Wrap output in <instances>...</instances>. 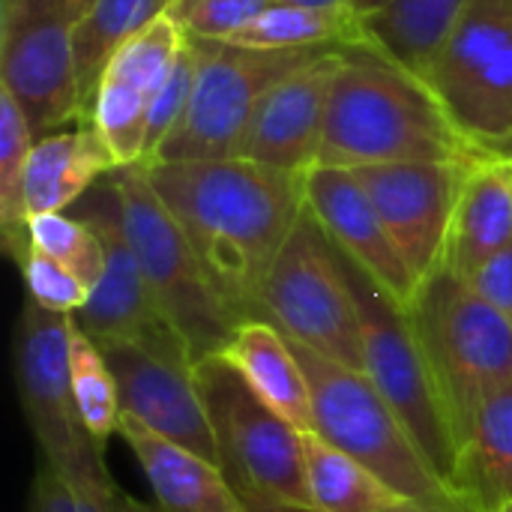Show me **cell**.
Here are the masks:
<instances>
[{"label": "cell", "mask_w": 512, "mask_h": 512, "mask_svg": "<svg viewBox=\"0 0 512 512\" xmlns=\"http://www.w3.org/2000/svg\"><path fill=\"white\" fill-rule=\"evenodd\" d=\"M183 228L210 285L237 324L255 321L258 294L306 210V177L249 159L141 165Z\"/></svg>", "instance_id": "6da1fadb"}, {"label": "cell", "mask_w": 512, "mask_h": 512, "mask_svg": "<svg viewBox=\"0 0 512 512\" xmlns=\"http://www.w3.org/2000/svg\"><path fill=\"white\" fill-rule=\"evenodd\" d=\"M432 90L375 48H345L330 87L318 168H366L396 162H480Z\"/></svg>", "instance_id": "7a4b0ae2"}, {"label": "cell", "mask_w": 512, "mask_h": 512, "mask_svg": "<svg viewBox=\"0 0 512 512\" xmlns=\"http://www.w3.org/2000/svg\"><path fill=\"white\" fill-rule=\"evenodd\" d=\"M291 348L309 378L315 432L324 441L354 456L405 501L444 512H474L432 468L366 372L348 369L294 342Z\"/></svg>", "instance_id": "3957f363"}, {"label": "cell", "mask_w": 512, "mask_h": 512, "mask_svg": "<svg viewBox=\"0 0 512 512\" xmlns=\"http://www.w3.org/2000/svg\"><path fill=\"white\" fill-rule=\"evenodd\" d=\"M192 372L207 408L219 471L249 512L309 510L303 432L258 399L225 354L195 360Z\"/></svg>", "instance_id": "277c9868"}, {"label": "cell", "mask_w": 512, "mask_h": 512, "mask_svg": "<svg viewBox=\"0 0 512 512\" xmlns=\"http://www.w3.org/2000/svg\"><path fill=\"white\" fill-rule=\"evenodd\" d=\"M411 318L462 450L480 405L512 384V324L450 267L423 282Z\"/></svg>", "instance_id": "5b68a950"}, {"label": "cell", "mask_w": 512, "mask_h": 512, "mask_svg": "<svg viewBox=\"0 0 512 512\" xmlns=\"http://www.w3.org/2000/svg\"><path fill=\"white\" fill-rule=\"evenodd\" d=\"M111 183L120 204L123 234L162 315L180 333L192 360L222 354L237 330V321L219 300L183 228L153 189L147 171L141 165L117 168L111 171Z\"/></svg>", "instance_id": "8992f818"}, {"label": "cell", "mask_w": 512, "mask_h": 512, "mask_svg": "<svg viewBox=\"0 0 512 512\" xmlns=\"http://www.w3.org/2000/svg\"><path fill=\"white\" fill-rule=\"evenodd\" d=\"M345 270L360 315L363 372L375 384V390L390 402V408L399 414V420L405 423L417 447L426 453L432 468L456 492L459 438L450 411L444 405L441 387L435 381V372L429 366L426 348L420 342V333L414 327L411 309L399 306L348 258H345Z\"/></svg>", "instance_id": "52a82bcc"}, {"label": "cell", "mask_w": 512, "mask_h": 512, "mask_svg": "<svg viewBox=\"0 0 512 512\" xmlns=\"http://www.w3.org/2000/svg\"><path fill=\"white\" fill-rule=\"evenodd\" d=\"M255 321H267L288 342L363 372L360 315L345 258L309 207L264 279Z\"/></svg>", "instance_id": "ba28073f"}, {"label": "cell", "mask_w": 512, "mask_h": 512, "mask_svg": "<svg viewBox=\"0 0 512 512\" xmlns=\"http://www.w3.org/2000/svg\"><path fill=\"white\" fill-rule=\"evenodd\" d=\"M72 315L24 306L15 327V387L24 420L48 465L75 489H111L102 450L84 429L69 381Z\"/></svg>", "instance_id": "9c48e42d"}, {"label": "cell", "mask_w": 512, "mask_h": 512, "mask_svg": "<svg viewBox=\"0 0 512 512\" xmlns=\"http://www.w3.org/2000/svg\"><path fill=\"white\" fill-rule=\"evenodd\" d=\"M198 51V78L180 126L150 162L237 159L261 99L297 66L330 48L264 51L225 39L189 36ZM147 162V165H150Z\"/></svg>", "instance_id": "30bf717a"}, {"label": "cell", "mask_w": 512, "mask_h": 512, "mask_svg": "<svg viewBox=\"0 0 512 512\" xmlns=\"http://www.w3.org/2000/svg\"><path fill=\"white\" fill-rule=\"evenodd\" d=\"M426 87L471 144L512 156V0H471Z\"/></svg>", "instance_id": "8fae6325"}, {"label": "cell", "mask_w": 512, "mask_h": 512, "mask_svg": "<svg viewBox=\"0 0 512 512\" xmlns=\"http://www.w3.org/2000/svg\"><path fill=\"white\" fill-rule=\"evenodd\" d=\"M93 0H0V87L36 138L81 123L75 33Z\"/></svg>", "instance_id": "7c38bea8"}, {"label": "cell", "mask_w": 512, "mask_h": 512, "mask_svg": "<svg viewBox=\"0 0 512 512\" xmlns=\"http://www.w3.org/2000/svg\"><path fill=\"white\" fill-rule=\"evenodd\" d=\"M72 210L96 228L105 243V273L87 306L72 318L93 342H132L159 357L195 363L180 333L162 315L138 258L120 225V204L111 174L102 177Z\"/></svg>", "instance_id": "4fadbf2b"}, {"label": "cell", "mask_w": 512, "mask_h": 512, "mask_svg": "<svg viewBox=\"0 0 512 512\" xmlns=\"http://www.w3.org/2000/svg\"><path fill=\"white\" fill-rule=\"evenodd\" d=\"M471 165L396 162L351 171L372 198L387 234L420 288L447 264L453 219Z\"/></svg>", "instance_id": "5bb4252c"}, {"label": "cell", "mask_w": 512, "mask_h": 512, "mask_svg": "<svg viewBox=\"0 0 512 512\" xmlns=\"http://www.w3.org/2000/svg\"><path fill=\"white\" fill-rule=\"evenodd\" d=\"M183 42L186 30L171 15H165L132 36L102 72L90 108V123L108 141L117 168L144 165L147 120Z\"/></svg>", "instance_id": "9a60e30c"}, {"label": "cell", "mask_w": 512, "mask_h": 512, "mask_svg": "<svg viewBox=\"0 0 512 512\" xmlns=\"http://www.w3.org/2000/svg\"><path fill=\"white\" fill-rule=\"evenodd\" d=\"M345 48L321 51L318 57L285 75L258 105L237 159H249L285 174L306 177L321 162L330 87Z\"/></svg>", "instance_id": "2e32d148"}, {"label": "cell", "mask_w": 512, "mask_h": 512, "mask_svg": "<svg viewBox=\"0 0 512 512\" xmlns=\"http://www.w3.org/2000/svg\"><path fill=\"white\" fill-rule=\"evenodd\" d=\"M114 372L123 417L219 465L195 363L159 357L132 342H96Z\"/></svg>", "instance_id": "e0dca14e"}, {"label": "cell", "mask_w": 512, "mask_h": 512, "mask_svg": "<svg viewBox=\"0 0 512 512\" xmlns=\"http://www.w3.org/2000/svg\"><path fill=\"white\" fill-rule=\"evenodd\" d=\"M306 207L330 243L360 267L399 306L411 309L420 285L387 234L372 198L345 168H312L306 174Z\"/></svg>", "instance_id": "ac0fdd59"}, {"label": "cell", "mask_w": 512, "mask_h": 512, "mask_svg": "<svg viewBox=\"0 0 512 512\" xmlns=\"http://www.w3.org/2000/svg\"><path fill=\"white\" fill-rule=\"evenodd\" d=\"M117 435L132 450L159 512H249L219 465L120 417Z\"/></svg>", "instance_id": "d6986e66"}, {"label": "cell", "mask_w": 512, "mask_h": 512, "mask_svg": "<svg viewBox=\"0 0 512 512\" xmlns=\"http://www.w3.org/2000/svg\"><path fill=\"white\" fill-rule=\"evenodd\" d=\"M111 171H117L114 153L90 120H81L75 129L42 135L30 150L24 174L27 213L42 216L72 210Z\"/></svg>", "instance_id": "ffe728a7"}, {"label": "cell", "mask_w": 512, "mask_h": 512, "mask_svg": "<svg viewBox=\"0 0 512 512\" xmlns=\"http://www.w3.org/2000/svg\"><path fill=\"white\" fill-rule=\"evenodd\" d=\"M512 243V156H486L471 165L447 249V264L471 279Z\"/></svg>", "instance_id": "44dd1931"}, {"label": "cell", "mask_w": 512, "mask_h": 512, "mask_svg": "<svg viewBox=\"0 0 512 512\" xmlns=\"http://www.w3.org/2000/svg\"><path fill=\"white\" fill-rule=\"evenodd\" d=\"M246 378V384L297 432H315V408L309 378L291 348V342L267 321L237 324L231 342L222 351Z\"/></svg>", "instance_id": "7402d4cb"}, {"label": "cell", "mask_w": 512, "mask_h": 512, "mask_svg": "<svg viewBox=\"0 0 512 512\" xmlns=\"http://www.w3.org/2000/svg\"><path fill=\"white\" fill-rule=\"evenodd\" d=\"M468 6L471 0H390L384 9L363 18L366 42L426 84L447 36Z\"/></svg>", "instance_id": "603a6c76"}, {"label": "cell", "mask_w": 512, "mask_h": 512, "mask_svg": "<svg viewBox=\"0 0 512 512\" xmlns=\"http://www.w3.org/2000/svg\"><path fill=\"white\" fill-rule=\"evenodd\" d=\"M456 492L474 512H495L512 501V384L474 414L459 450Z\"/></svg>", "instance_id": "cb8c5ba5"}, {"label": "cell", "mask_w": 512, "mask_h": 512, "mask_svg": "<svg viewBox=\"0 0 512 512\" xmlns=\"http://www.w3.org/2000/svg\"><path fill=\"white\" fill-rule=\"evenodd\" d=\"M303 480L309 512H390L405 504L378 474L318 432L303 435Z\"/></svg>", "instance_id": "d4e9b609"}, {"label": "cell", "mask_w": 512, "mask_h": 512, "mask_svg": "<svg viewBox=\"0 0 512 512\" xmlns=\"http://www.w3.org/2000/svg\"><path fill=\"white\" fill-rule=\"evenodd\" d=\"M174 0H93L75 33V75L81 120H90L93 96L111 57L153 21L171 15Z\"/></svg>", "instance_id": "484cf974"}, {"label": "cell", "mask_w": 512, "mask_h": 512, "mask_svg": "<svg viewBox=\"0 0 512 512\" xmlns=\"http://www.w3.org/2000/svg\"><path fill=\"white\" fill-rule=\"evenodd\" d=\"M225 42L264 51L369 48L363 18L354 9H303L282 3H270L258 18H252Z\"/></svg>", "instance_id": "4316f807"}, {"label": "cell", "mask_w": 512, "mask_h": 512, "mask_svg": "<svg viewBox=\"0 0 512 512\" xmlns=\"http://www.w3.org/2000/svg\"><path fill=\"white\" fill-rule=\"evenodd\" d=\"M36 135L18 102L0 87V237L6 255L21 267L30 255V213L24 198L27 159Z\"/></svg>", "instance_id": "83f0119b"}, {"label": "cell", "mask_w": 512, "mask_h": 512, "mask_svg": "<svg viewBox=\"0 0 512 512\" xmlns=\"http://www.w3.org/2000/svg\"><path fill=\"white\" fill-rule=\"evenodd\" d=\"M69 381H72V396H75L84 429L93 435L99 447H105V441L117 435V426L123 417L120 390H117L114 372L108 369L105 354L84 330H78L75 321H72V336H69Z\"/></svg>", "instance_id": "f1b7e54d"}, {"label": "cell", "mask_w": 512, "mask_h": 512, "mask_svg": "<svg viewBox=\"0 0 512 512\" xmlns=\"http://www.w3.org/2000/svg\"><path fill=\"white\" fill-rule=\"evenodd\" d=\"M30 246L72 270L90 291L105 273V243L90 222L75 213L30 216Z\"/></svg>", "instance_id": "f546056e"}, {"label": "cell", "mask_w": 512, "mask_h": 512, "mask_svg": "<svg viewBox=\"0 0 512 512\" xmlns=\"http://www.w3.org/2000/svg\"><path fill=\"white\" fill-rule=\"evenodd\" d=\"M18 270H21V279L27 288V303L39 306L45 312L75 318L93 294L87 282H81L72 270H66L60 261L48 258L39 249H30V255L24 258V264Z\"/></svg>", "instance_id": "4dcf8cb0"}, {"label": "cell", "mask_w": 512, "mask_h": 512, "mask_svg": "<svg viewBox=\"0 0 512 512\" xmlns=\"http://www.w3.org/2000/svg\"><path fill=\"white\" fill-rule=\"evenodd\" d=\"M195 78H198V51L186 33V42L171 66V75L165 81V87L159 90L156 102H153V111H150V120H147V138H144V165L156 156V150L165 144V138L180 126L186 108H189V99H192V90H195Z\"/></svg>", "instance_id": "1f68e13d"}, {"label": "cell", "mask_w": 512, "mask_h": 512, "mask_svg": "<svg viewBox=\"0 0 512 512\" xmlns=\"http://www.w3.org/2000/svg\"><path fill=\"white\" fill-rule=\"evenodd\" d=\"M273 0H198L177 24L198 39H231Z\"/></svg>", "instance_id": "d6a6232c"}, {"label": "cell", "mask_w": 512, "mask_h": 512, "mask_svg": "<svg viewBox=\"0 0 512 512\" xmlns=\"http://www.w3.org/2000/svg\"><path fill=\"white\" fill-rule=\"evenodd\" d=\"M468 282L512 324V243L489 258Z\"/></svg>", "instance_id": "836d02e7"}, {"label": "cell", "mask_w": 512, "mask_h": 512, "mask_svg": "<svg viewBox=\"0 0 512 512\" xmlns=\"http://www.w3.org/2000/svg\"><path fill=\"white\" fill-rule=\"evenodd\" d=\"M27 512H81L78 510V498L75 489L57 477L48 465H39L36 480H33V492H30V507Z\"/></svg>", "instance_id": "e575fe53"}, {"label": "cell", "mask_w": 512, "mask_h": 512, "mask_svg": "<svg viewBox=\"0 0 512 512\" xmlns=\"http://www.w3.org/2000/svg\"><path fill=\"white\" fill-rule=\"evenodd\" d=\"M282 6H303V9H354L351 0H273Z\"/></svg>", "instance_id": "d590c367"}, {"label": "cell", "mask_w": 512, "mask_h": 512, "mask_svg": "<svg viewBox=\"0 0 512 512\" xmlns=\"http://www.w3.org/2000/svg\"><path fill=\"white\" fill-rule=\"evenodd\" d=\"M390 0H351V6H354V12L360 15V18H369V15H375L378 9H384Z\"/></svg>", "instance_id": "8d00e7d4"}, {"label": "cell", "mask_w": 512, "mask_h": 512, "mask_svg": "<svg viewBox=\"0 0 512 512\" xmlns=\"http://www.w3.org/2000/svg\"><path fill=\"white\" fill-rule=\"evenodd\" d=\"M195 3H198V0H174V6H171V18H174V21H180V18H183Z\"/></svg>", "instance_id": "74e56055"}, {"label": "cell", "mask_w": 512, "mask_h": 512, "mask_svg": "<svg viewBox=\"0 0 512 512\" xmlns=\"http://www.w3.org/2000/svg\"><path fill=\"white\" fill-rule=\"evenodd\" d=\"M258 512H309V510H258Z\"/></svg>", "instance_id": "f35d334b"}, {"label": "cell", "mask_w": 512, "mask_h": 512, "mask_svg": "<svg viewBox=\"0 0 512 512\" xmlns=\"http://www.w3.org/2000/svg\"><path fill=\"white\" fill-rule=\"evenodd\" d=\"M495 512H512V501H510V504H504L501 510H495Z\"/></svg>", "instance_id": "ab89813d"}]
</instances>
